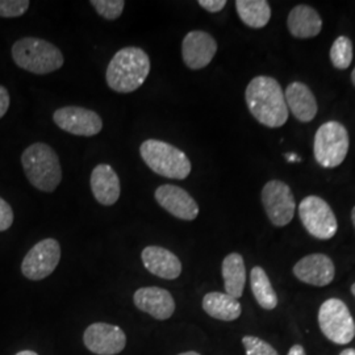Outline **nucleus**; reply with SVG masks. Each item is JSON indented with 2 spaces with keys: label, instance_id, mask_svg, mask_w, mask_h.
<instances>
[{
  "label": "nucleus",
  "instance_id": "1",
  "mask_svg": "<svg viewBox=\"0 0 355 355\" xmlns=\"http://www.w3.org/2000/svg\"><path fill=\"white\" fill-rule=\"evenodd\" d=\"M246 105L254 119L268 128L283 127L288 120V108L279 82L271 76H255L245 91Z\"/></svg>",
  "mask_w": 355,
  "mask_h": 355
},
{
  "label": "nucleus",
  "instance_id": "2",
  "mask_svg": "<svg viewBox=\"0 0 355 355\" xmlns=\"http://www.w3.org/2000/svg\"><path fill=\"white\" fill-rule=\"evenodd\" d=\"M150 73L148 53L136 46L117 51L108 64L105 80L114 92L130 94L140 89Z\"/></svg>",
  "mask_w": 355,
  "mask_h": 355
},
{
  "label": "nucleus",
  "instance_id": "3",
  "mask_svg": "<svg viewBox=\"0 0 355 355\" xmlns=\"http://www.w3.org/2000/svg\"><path fill=\"white\" fill-rule=\"evenodd\" d=\"M21 165L29 183L42 192H53L62 182V168L55 150L44 142L28 146L21 154Z\"/></svg>",
  "mask_w": 355,
  "mask_h": 355
},
{
  "label": "nucleus",
  "instance_id": "4",
  "mask_svg": "<svg viewBox=\"0 0 355 355\" xmlns=\"http://www.w3.org/2000/svg\"><path fill=\"white\" fill-rule=\"evenodd\" d=\"M12 58L20 69L37 76L57 71L64 62L62 51L49 41L37 37L17 40L13 44Z\"/></svg>",
  "mask_w": 355,
  "mask_h": 355
},
{
  "label": "nucleus",
  "instance_id": "5",
  "mask_svg": "<svg viewBox=\"0 0 355 355\" xmlns=\"http://www.w3.org/2000/svg\"><path fill=\"white\" fill-rule=\"evenodd\" d=\"M140 154L153 173L161 177L183 180L191 174L192 166L186 153L165 141L154 139L144 141Z\"/></svg>",
  "mask_w": 355,
  "mask_h": 355
},
{
  "label": "nucleus",
  "instance_id": "6",
  "mask_svg": "<svg viewBox=\"0 0 355 355\" xmlns=\"http://www.w3.org/2000/svg\"><path fill=\"white\" fill-rule=\"evenodd\" d=\"M349 152V133L338 121H328L318 128L313 153L318 164L325 168L341 165Z\"/></svg>",
  "mask_w": 355,
  "mask_h": 355
},
{
  "label": "nucleus",
  "instance_id": "7",
  "mask_svg": "<svg viewBox=\"0 0 355 355\" xmlns=\"http://www.w3.org/2000/svg\"><path fill=\"white\" fill-rule=\"evenodd\" d=\"M318 325L331 343L346 345L354 340V318L347 305L340 299H328L321 304L318 311Z\"/></svg>",
  "mask_w": 355,
  "mask_h": 355
},
{
  "label": "nucleus",
  "instance_id": "8",
  "mask_svg": "<svg viewBox=\"0 0 355 355\" xmlns=\"http://www.w3.org/2000/svg\"><path fill=\"white\" fill-rule=\"evenodd\" d=\"M299 216L308 233L318 240H330L337 233L338 224L329 204L311 195L299 205Z\"/></svg>",
  "mask_w": 355,
  "mask_h": 355
},
{
  "label": "nucleus",
  "instance_id": "9",
  "mask_svg": "<svg viewBox=\"0 0 355 355\" xmlns=\"http://www.w3.org/2000/svg\"><path fill=\"white\" fill-rule=\"evenodd\" d=\"M61 261V246L54 239H45L36 243L26 253L21 272L29 280H42L48 278Z\"/></svg>",
  "mask_w": 355,
  "mask_h": 355
},
{
  "label": "nucleus",
  "instance_id": "10",
  "mask_svg": "<svg viewBox=\"0 0 355 355\" xmlns=\"http://www.w3.org/2000/svg\"><path fill=\"white\" fill-rule=\"evenodd\" d=\"M262 203L268 220L275 227H286L291 223L296 203L288 184L282 180L267 182L262 190Z\"/></svg>",
  "mask_w": 355,
  "mask_h": 355
},
{
  "label": "nucleus",
  "instance_id": "11",
  "mask_svg": "<svg viewBox=\"0 0 355 355\" xmlns=\"http://www.w3.org/2000/svg\"><path fill=\"white\" fill-rule=\"evenodd\" d=\"M53 121L64 132L82 137L96 136L103 129V120L99 114L76 105L58 108L53 114Z\"/></svg>",
  "mask_w": 355,
  "mask_h": 355
},
{
  "label": "nucleus",
  "instance_id": "12",
  "mask_svg": "<svg viewBox=\"0 0 355 355\" xmlns=\"http://www.w3.org/2000/svg\"><path fill=\"white\" fill-rule=\"evenodd\" d=\"M83 343L94 354L116 355L124 350L127 336L116 325L95 322L85 331Z\"/></svg>",
  "mask_w": 355,
  "mask_h": 355
},
{
  "label": "nucleus",
  "instance_id": "13",
  "mask_svg": "<svg viewBox=\"0 0 355 355\" xmlns=\"http://www.w3.org/2000/svg\"><path fill=\"white\" fill-rule=\"evenodd\" d=\"M217 51L215 38L204 31H192L182 42V58L191 70H200L211 64Z\"/></svg>",
  "mask_w": 355,
  "mask_h": 355
},
{
  "label": "nucleus",
  "instance_id": "14",
  "mask_svg": "<svg viewBox=\"0 0 355 355\" xmlns=\"http://www.w3.org/2000/svg\"><path fill=\"white\" fill-rule=\"evenodd\" d=\"M155 200L170 215L192 221L199 215V205L190 193L174 184H162L154 192Z\"/></svg>",
  "mask_w": 355,
  "mask_h": 355
},
{
  "label": "nucleus",
  "instance_id": "15",
  "mask_svg": "<svg viewBox=\"0 0 355 355\" xmlns=\"http://www.w3.org/2000/svg\"><path fill=\"white\" fill-rule=\"evenodd\" d=\"M293 274L303 283L316 287H324L330 284L334 279L336 268L333 261L328 255L311 254L302 258L295 265Z\"/></svg>",
  "mask_w": 355,
  "mask_h": 355
},
{
  "label": "nucleus",
  "instance_id": "16",
  "mask_svg": "<svg viewBox=\"0 0 355 355\" xmlns=\"http://www.w3.org/2000/svg\"><path fill=\"white\" fill-rule=\"evenodd\" d=\"M135 305L155 320H167L175 312V302L170 292L159 287H144L135 292Z\"/></svg>",
  "mask_w": 355,
  "mask_h": 355
},
{
  "label": "nucleus",
  "instance_id": "17",
  "mask_svg": "<svg viewBox=\"0 0 355 355\" xmlns=\"http://www.w3.org/2000/svg\"><path fill=\"white\" fill-rule=\"evenodd\" d=\"M145 268L158 278L173 280L182 274V263L177 255L161 246H148L141 254Z\"/></svg>",
  "mask_w": 355,
  "mask_h": 355
},
{
  "label": "nucleus",
  "instance_id": "18",
  "mask_svg": "<svg viewBox=\"0 0 355 355\" xmlns=\"http://www.w3.org/2000/svg\"><path fill=\"white\" fill-rule=\"evenodd\" d=\"M89 183L92 193L98 203L110 207L119 200L121 184L120 178L112 166L107 164L95 166V168L91 173Z\"/></svg>",
  "mask_w": 355,
  "mask_h": 355
},
{
  "label": "nucleus",
  "instance_id": "19",
  "mask_svg": "<svg viewBox=\"0 0 355 355\" xmlns=\"http://www.w3.org/2000/svg\"><path fill=\"white\" fill-rule=\"evenodd\" d=\"M288 111L303 123L312 121L318 114V102L311 89L302 82H292L284 92Z\"/></svg>",
  "mask_w": 355,
  "mask_h": 355
},
{
  "label": "nucleus",
  "instance_id": "20",
  "mask_svg": "<svg viewBox=\"0 0 355 355\" xmlns=\"http://www.w3.org/2000/svg\"><path fill=\"white\" fill-rule=\"evenodd\" d=\"M288 31L293 37H316L321 32L322 20L316 10L309 6H296L288 15L287 20Z\"/></svg>",
  "mask_w": 355,
  "mask_h": 355
},
{
  "label": "nucleus",
  "instance_id": "21",
  "mask_svg": "<svg viewBox=\"0 0 355 355\" xmlns=\"http://www.w3.org/2000/svg\"><path fill=\"white\" fill-rule=\"evenodd\" d=\"M203 309L207 315L221 321H234L241 316L239 299L223 292H209L204 296Z\"/></svg>",
  "mask_w": 355,
  "mask_h": 355
},
{
  "label": "nucleus",
  "instance_id": "22",
  "mask_svg": "<svg viewBox=\"0 0 355 355\" xmlns=\"http://www.w3.org/2000/svg\"><path fill=\"white\" fill-rule=\"evenodd\" d=\"M223 278L225 293L234 299H240L246 283V267L241 254L232 253L223 261Z\"/></svg>",
  "mask_w": 355,
  "mask_h": 355
},
{
  "label": "nucleus",
  "instance_id": "23",
  "mask_svg": "<svg viewBox=\"0 0 355 355\" xmlns=\"http://www.w3.org/2000/svg\"><path fill=\"white\" fill-rule=\"evenodd\" d=\"M236 10L242 23L254 29L266 26L271 19V7L266 0H237Z\"/></svg>",
  "mask_w": 355,
  "mask_h": 355
},
{
  "label": "nucleus",
  "instance_id": "24",
  "mask_svg": "<svg viewBox=\"0 0 355 355\" xmlns=\"http://www.w3.org/2000/svg\"><path fill=\"white\" fill-rule=\"evenodd\" d=\"M250 286L257 303L263 309L271 311L278 305V295L274 291L266 271L262 267H254L250 274Z\"/></svg>",
  "mask_w": 355,
  "mask_h": 355
},
{
  "label": "nucleus",
  "instance_id": "25",
  "mask_svg": "<svg viewBox=\"0 0 355 355\" xmlns=\"http://www.w3.org/2000/svg\"><path fill=\"white\" fill-rule=\"evenodd\" d=\"M330 61L338 70H346L353 61V42L349 37L340 36L330 48Z\"/></svg>",
  "mask_w": 355,
  "mask_h": 355
},
{
  "label": "nucleus",
  "instance_id": "26",
  "mask_svg": "<svg viewBox=\"0 0 355 355\" xmlns=\"http://www.w3.org/2000/svg\"><path fill=\"white\" fill-rule=\"evenodd\" d=\"M91 6L105 20H116L121 16L125 7L124 0H91Z\"/></svg>",
  "mask_w": 355,
  "mask_h": 355
},
{
  "label": "nucleus",
  "instance_id": "27",
  "mask_svg": "<svg viewBox=\"0 0 355 355\" xmlns=\"http://www.w3.org/2000/svg\"><path fill=\"white\" fill-rule=\"evenodd\" d=\"M242 345L246 350V355H279L270 343L253 336H245L242 338Z\"/></svg>",
  "mask_w": 355,
  "mask_h": 355
},
{
  "label": "nucleus",
  "instance_id": "28",
  "mask_svg": "<svg viewBox=\"0 0 355 355\" xmlns=\"http://www.w3.org/2000/svg\"><path fill=\"white\" fill-rule=\"evenodd\" d=\"M29 6L28 0H0V17H20Z\"/></svg>",
  "mask_w": 355,
  "mask_h": 355
},
{
  "label": "nucleus",
  "instance_id": "29",
  "mask_svg": "<svg viewBox=\"0 0 355 355\" xmlns=\"http://www.w3.org/2000/svg\"><path fill=\"white\" fill-rule=\"evenodd\" d=\"M12 207L7 203L3 198H0V232L8 230L12 227Z\"/></svg>",
  "mask_w": 355,
  "mask_h": 355
},
{
  "label": "nucleus",
  "instance_id": "30",
  "mask_svg": "<svg viewBox=\"0 0 355 355\" xmlns=\"http://www.w3.org/2000/svg\"><path fill=\"white\" fill-rule=\"evenodd\" d=\"M199 6H202L208 12L216 13L225 8L227 1L225 0H199Z\"/></svg>",
  "mask_w": 355,
  "mask_h": 355
},
{
  "label": "nucleus",
  "instance_id": "31",
  "mask_svg": "<svg viewBox=\"0 0 355 355\" xmlns=\"http://www.w3.org/2000/svg\"><path fill=\"white\" fill-rule=\"evenodd\" d=\"M10 92L4 86H0V119L4 117V114H7L8 108H10Z\"/></svg>",
  "mask_w": 355,
  "mask_h": 355
},
{
  "label": "nucleus",
  "instance_id": "32",
  "mask_svg": "<svg viewBox=\"0 0 355 355\" xmlns=\"http://www.w3.org/2000/svg\"><path fill=\"white\" fill-rule=\"evenodd\" d=\"M287 355H305L304 347L302 345H295L290 349Z\"/></svg>",
  "mask_w": 355,
  "mask_h": 355
},
{
  "label": "nucleus",
  "instance_id": "33",
  "mask_svg": "<svg viewBox=\"0 0 355 355\" xmlns=\"http://www.w3.org/2000/svg\"><path fill=\"white\" fill-rule=\"evenodd\" d=\"M287 159L291 161V162H299V161H300V158L296 157L295 154H287Z\"/></svg>",
  "mask_w": 355,
  "mask_h": 355
},
{
  "label": "nucleus",
  "instance_id": "34",
  "mask_svg": "<svg viewBox=\"0 0 355 355\" xmlns=\"http://www.w3.org/2000/svg\"><path fill=\"white\" fill-rule=\"evenodd\" d=\"M340 355H355V349H345Z\"/></svg>",
  "mask_w": 355,
  "mask_h": 355
},
{
  "label": "nucleus",
  "instance_id": "35",
  "mask_svg": "<svg viewBox=\"0 0 355 355\" xmlns=\"http://www.w3.org/2000/svg\"><path fill=\"white\" fill-rule=\"evenodd\" d=\"M15 355H38L37 353L32 352V350H24V352H19L17 354Z\"/></svg>",
  "mask_w": 355,
  "mask_h": 355
},
{
  "label": "nucleus",
  "instance_id": "36",
  "mask_svg": "<svg viewBox=\"0 0 355 355\" xmlns=\"http://www.w3.org/2000/svg\"><path fill=\"white\" fill-rule=\"evenodd\" d=\"M178 355H200L199 353H196V352H187V353H182V354Z\"/></svg>",
  "mask_w": 355,
  "mask_h": 355
},
{
  "label": "nucleus",
  "instance_id": "37",
  "mask_svg": "<svg viewBox=\"0 0 355 355\" xmlns=\"http://www.w3.org/2000/svg\"><path fill=\"white\" fill-rule=\"evenodd\" d=\"M352 220H353V224H354L355 228V207L353 208V211H352Z\"/></svg>",
  "mask_w": 355,
  "mask_h": 355
},
{
  "label": "nucleus",
  "instance_id": "38",
  "mask_svg": "<svg viewBox=\"0 0 355 355\" xmlns=\"http://www.w3.org/2000/svg\"><path fill=\"white\" fill-rule=\"evenodd\" d=\"M352 82H353V85H354L355 87V69L353 70V73H352Z\"/></svg>",
  "mask_w": 355,
  "mask_h": 355
},
{
  "label": "nucleus",
  "instance_id": "39",
  "mask_svg": "<svg viewBox=\"0 0 355 355\" xmlns=\"http://www.w3.org/2000/svg\"><path fill=\"white\" fill-rule=\"evenodd\" d=\"M352 292H353V295L355 296V283L352 286Z\"/></svg>",
  "mask_w": 355,
  "mask_h": 355
}]
</instances>
